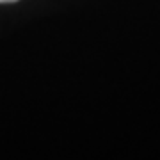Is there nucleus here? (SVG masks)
<instances>
[{"instance_id":"f257e3e1","label":"nucleus","mask_w":160,"mask_h":160,"mask_svg":"<svg viewBox=\"0 0 160 160\" xmlns=\"http://www.w3.org/2000/svg\"><path fill=\"white\" fill-rule=\"evenodd\" d=\"M9 2H16V0H0V4H9Z\"/></svg>"}]
</instances>
